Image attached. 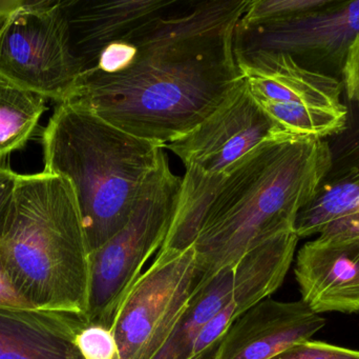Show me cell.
Here are the masks:
<instances>
[{"label": "cell", "instance_id": "cell-25", "mask_svg": "<svg viewBox=\"0 0 359 359\" xmlns=\"http://www.w3.org/2000/svg\"><path fill=\"white\" fill-rule=\"evenodd\" d=\"M155 359H182V358L179 354L178 350H177L176 346L174 345L172 339H170L168 345L163 348V350L158 354L157 358Z\"/></svg>", "mask_w": 359, "mask_h": 359}, {"label": "cell", "instance_id": "cell-11", "mask_svg": "<svg viewBox=\"0 0 359 359\" xmlns=\"http://www.w3.org/2000/svg\"><path fill=\"white\" fill-rule=\"evenodd\" d=\"M302 301L316 314L359 311V231L325 232L297 253Z\"/></svg>", "mask_w": 359, "mask_h": 359}, {"label": "cell", "instance_id": "cell-10", "mask_svg": "<svg viewBox=\"0 0 359 359\" xmlns=\"http://www.w3.org/2000/svg\"><path fill=\"white\" fill-rule=\"evenodd\" d=\"M359 39V0H330L326 6L282 20L247 23L234 31L236 57L259 52L282 53L311 69L314 63L343 73Z\"/></svg>", "mask_w": 359, "mask_h": 359}, {"label": "cell", "instance_id": "cell-1", "mask_svg": "<svg viewBox=\"0 0 359 359\" xmlns=\"http://www.w3.org/2000/svg\"><path fill=\"white\" fill-rule=\"evenodd\" d=\"M250 0H170L84 70L67 101L165 147L245 80L234 31Z\"/></svg>", "mask_w": 359, "mask_h": 359}, {"label": "cell", "instance_id": "cell-2", "mask_svg": "<svg viewBox=\"0 0 359 359\" xmlns=\"http://www.w3.org/2000/svg\"><path fill=\"white\" fill-rule=\"evenodd\" d=\"M324 139L282 132L268 137L227 171L194 240L196 293L266 238L294 230L299 211L332 170Z\"/></svg>", "mask_w": 359, "mask_h": 359}, {"label": "cell", "instance_id": "cell-21", "mask_svg": "<svg viewBox=\"0 0 359 359\" xmlns=\"http://www.w3.org/2000/svg\"><path fill=\"white\" fill-rule=\"evenodd\" d=\"M0 308L17 310H37L20 294L15 286L6 263L4 244L0 242Z\"/></svg>", "mask_w": 359, "mask_h": 359}, {"label": "cell", "instance_id": "cell-5", "mask_svg": "<svg viewBox=\"0 0 359 359\" xmlns=\"http://www.w3.org/2000/svg\"><path fill=\"white\" fill-rule=\"evenodd\" d=\"M282 132L253 98L244 80L191 132L166 145L183 162L185 174L176 213L160 250L191 247L226 171L259 143Z\"/></svg>", "mask_w": 359, "mask_h": 359}, {"label": "cell", "instance_id": "cell-8", "mask_svg": "<svg viewBox=\"0 0 359 359\" xmlns=\"http://www.w3.org/2000/svg\"><path fill=\"white\" fill-rule=\"evenodd\" d=\"M81 75L63 1H23L0 27V76L58 103Z\"/></svg>", "mask_w": 359, "mask_h": 359}, {"label": "cell", "instance_id": "cell-26", "mask_svg": "<svg viewBox=\"0 0 359 359\" xmlns=\"http://www.w3.org/2000/svg\"><path fill=\"white\" fill-rule=\"evenodd\" d=\"M219 343L211 346V347H209L206 351L203 352L202 354H200V355L196 356V358L192 359H215V353H217V346H219Z\"/></svg>", "mask_w": 359, "mask_h": 359}, {"label": "cell", "instance_id": "cell-4", "mask_svg": "<svg viewBox=\"0 0 359 359\" xmlns=\"http://www.w3.org/2000/svg\"><path fill=\"white\" fill-rule=\"evenodd\" d=\"M2 244L15 286L35 309L86 318L90 252L67 179L18 174Z\"/></svg>", "mask_w": 359, "mask_h": 359}, {"label": "cell", "instance_id": "cell-19", "mask_svg": "<svg viewBox=\"0 0 359 359\" xmlns=\"http://www.w3.org/2000/svg\"><path fill=\"white\" fill-rule=\"evenodd\" d=\"M83 359H118V346L111 331L88 324L76 337Z\"/></svg>", "mask_w": 359, "mask_h": 359}, {"label": "cell", "instance_id": "cell-12", "mask_svg": "<svg viewBox=\"0 0 359 359\" xmlns=\"http://www.w3.org/2000/svg\"><path fill=\"white\" fill-rule=\"evenodd\" d=\"M326 320L303 301L266 299L241 315L219 339L215 359H271L309 341Z\"/></svg>", "mask_w": 359, "mask_h": 359}, {"label": "cell", "instance_id": "cell-22", "mask_svg": "<svg viewBox=\"0 0 359 359\" xmlns=\"http://www.w3.org/2000/svg\"><path fill=\"white\" fill-rule=\"evenodd\" d=\"M17 178V173L0 164V242L4 240L12 215Z\"/></svg>", "mask_w": 359, "mask_h": 359}, {"label": "cell", "instance_id": "cell-16", "mask_svg": "<svg viewBox=\"0 0 359 359\" xmlns=\"http://www.w3.org/2000/svg\"><path fill=\"white\" fill-rule=\"evenodd\" d=\"M293 229L299 238L337 230L359 231V159L332 178H325L297 213Z\"/></svg>", "mask_w": 359, "mask_h": 359}, {"label": "cell", "instance_id": "cell-6", "mask_svg": "<svg viewBox=\"0 0 359 359\" xmlns=\"http://www.w3.org/2000/svg\"><path fill=\"white\" fill-rule=\"evenodd\" d=\"M181 185V177L172 172L164 152L157 168L143 183L126 225L90 253L88 324L111 331L145 263L165 242Z\"/></svg>", "mask_w": 359, "mask_h": 359}, {"label": "cell", "instance_id": "cell-17", "mask_svg": "<svg viewBox=\"0 0 359 359\" xmlns=\"http://www.w3.org/2000/svg\"><path fill=\"white\" fill-rule=\"evenodd\" d=\"M46 100L0 76V162L27 145L46 112Z\"/></svg>", "mask_w": 359, "mask_h": 359}, {"label": "cell", "instance_id": "cell-9", "mask_svg": "<svg viewBox=\"0 0 359 359\" xmlns=\"http://www.w3.org/2000/svg\"><path fill=\"white\" fill-rule=\"evenodd\" d=\"M196 253L159 250L133 287L111 333L118 359H155L168 345L196 294Z\"/></svg>", "mask_w": 359, "mask_h": 359}, {"label": "cell", "instance_id": "cell-3", "mask_svg": "<svg viewBox=\"0 0 359 359\" xmlns=\"http://www.w3.org/2000/svg\"><path fill=\"white\" fill-rule=\"evenodd\" d=\"M42 147L44 172L73 187L90 253L126 225L143 183L165 152L164 145L72 101L57 105Z\"/></svg>", "mask_w": 359, "mask_h": 359}, {"label": "cell", "instance_id": "cell-24", "mask_svg": "<svg viewBox=\"0 0 359 359\" xmlns=\"http://www.w3.org/2000/svg\"><path fill=\"white\" fill-rule=\"evenodd\" d=\"M22 4L23 1L20 0H0V27L14 11L22 6Z\"/></svg>", "mask_w": 359, "mask_h": 359}, {"label": "cell", "instance_id": "cell-23", "mask_svg": "<svg viewBox=\"0 0 359 359\" xmlns=\"http://www.w3.org/2000/svg\"><path fill=\"white\" fill-rule=\"evenodd\" d=\"M341 78L348 97L359 105V39L346 61Z\"/></svg>", "mask_w": 359, "mask_h": 359}, {"label": "cell", "instance_id": "cell-7", "mask_svg": "<svg viewBox=\"0 0 359 359\" xmlns=\"http://www.w3.org/2000/svg\"><path fill=\"white\" fill-rule=\"evenodd\" d=\"M299 240L294 230L266 238L196 293L172 337L182 359H190L192 346L202 353L217 344L241 315L282 286Z\"/></svg>", "mask_w": 359, "mask_h": 359}, {"label": "cell", "instance_id": "cell-18", "mask_svg": "<svg viewBox=\"0 0 359 359\" xmlns=\"http://www.w3.org/2000/svg\"><path fill=\"white\" fill-rule=\"evenodd\" d=\"M330 0H250L241 20L247 23L282 20L322 8Z\"/></svg>", "mask_w": 359, "mask_h": 359}, {"label": "cell", "instance_id": "cell-15", "mask_svg": "<svg viewBox=\"0 0 359 359\" xmlns=\"http://www.w3.org/2000/svg\"><path fill=\"white\" fill-rule=\"evenodd\" d=\"M170 0L63 1L74 54L88 69L101 51L128 35L168 6Z\"/></svg>", "mask_w": 359, "mask_h": 359}, {"label": "cell", "instance_id": "cell-20", "mask_svg": "<svg viewBox=\"0 0 359 359\" xmlns=\"http://www.w3.org/2000/svg\"><path fill=\"white\" fill-rule=\"evenodd\" d=\"M271 359H359V351L309 339L290 346Z\"/></svg>", "mask_w": 359, "mask_h": 359}, {"label": "cell", "instance_id": "cell-13", "mask_svg": "<svg viewBox=\"0 0 359 359\" xmlns=\"http://www.w3.org/2000/svg\"><path fill=\"white\" fill-rule=\"evenodd\" d=\"M247 88L257 103L343 107L341 79L301 65L282 53L236 57Z\"/></svg>", "mask_w": 359, "mask_h": 359}, {"label": "cell", "instance_id": "cell-14", "mask_svg": "<svg viewBox=\"0 0 359 359\" xmlns=\"http://www.w3.org/2000/svg\"><path fill=\"white\" fill-rule=\"evenodd\" d=\"M86 325L75 314L0 308V359H83L76 337Z\"/></svg>", "mask_w": 359, "mask_h": 359}]
</instances>
